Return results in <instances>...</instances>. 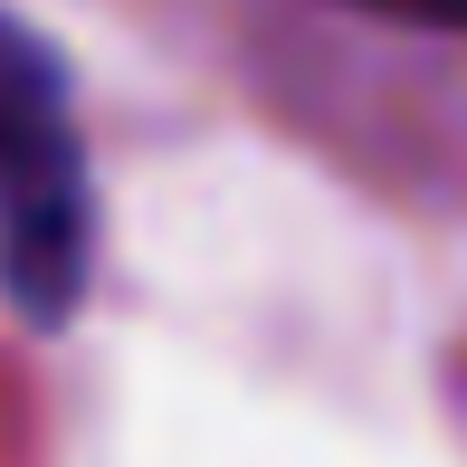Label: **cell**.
<instances>
[{"label": "cell", "instance_id": "cell-1", "mask_svg": "<svg viewBox=\"0 0 467 467\" xmlns=\"http://www.w3.org/2000/svg\"><path fill=\"white\" fill-rule=\"evenodd\" d=\"M96 277V172L77 77L48 29L0 0V286L29 325H67Z\"/></svg>", "mask_w": 467, "mask_h": 467}]
</instances>
